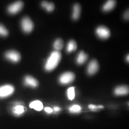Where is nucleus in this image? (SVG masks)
<instances>
[{
	"label": "nucleus",
	"mask_w": 129,
	"mask_h": 129,
	"mask_svg": "<svg viewBox=\"0 0 129 129\" xmlns=\"http://www.w3.org/2000/svg\"><path fill=\"white\" fill-rule=\"evenodd\" d=\"M8 35V32L2 24H0V36L2 37H6Z\"/></svg>",
	"instance_id": "21"
},
{
	"label": "nucleus",
	"mask_w": 129,
	"mask_h": 129,
	"mask_svg": "<svg viewBox=\"0 0 129 129\" xmlns=\"http://www.w3.org/2000/svg\"><path fill=\"white\" fill-rule=\"evenodd\" d=\"M67 94H68V98L70 100H73L75 98V88L74 87H71L69 88L68 91H67Z\"/></svg>",
	"instance_id": "19"
},
{
	"label": "nucleus",
	"mask_w": 129,
	"mask_h": 129,
	"mask_svg": "<svg viewBox=\"0 0 129 129\" xmlns=\"http://www.w3.org/2000/svg\"><path fill=\"white\" fill-rule=\"evenodd\" d=\"M88 58V55L84 51H80L77 58V63L78 64L81 65L85 63Z\"/></svg>",
	"instance_id": "12"
},
{
	"label": "nucleus",
	"mask_w": 129,
	"mask_h": 129,
	"mask_svg": "<svg viewBox=\"0 0 129 129\" xmlns=\"http://www.w3.org/2000/svg\"><path fill=\"white\" fill-rule=\"evenodd\" d=\"M99 69V64L97 60L93 59L91 60L87 68V73L89 75H93L96 74Z\"/></svg>",
	"instance_id": "8"
},
{
	"label": "nucleus",
	"mask_w": 129,
	"mask_h": 129,
	"mask_svg": "<svg viewBox=\"0 0 129 129\" xmlns=\"http://www.w3.org/2000/svg\"><path fill=\"white\" fill-rule=\"evenodd\" d=\"M96 33L98 37L102 39H108L111 35V32L109 28L104 26H101L97 28Z\"/></svg>",
	"instance_id": "5"
},
{
	"label": "nucleus",
	"mask_w": 129,
	"mask_h": 129,
	"mask_svg": "<svg viewBox=\"0 0 129 129\" xmlns=\"http://www.w3.org/2000/svg\"><path fill=\"white\" fill-rule=\"evenodd\" d=\"M41 5L43 8H45L48 12H52L55 9V5L52 3H49L47 2L44 1L42 3Z\"/></svg>",
	"instance_id": "16"
},
{
	"label": "nucleus",
	"mask_w": 129,
	"mask_h": 129,
	"mask_svg": "<svg viewBox=\"0 0 129 129\" xmlns=\"http://www.w3.org/2000/svg\"><path fill=\"white\" fill-rule=\"evenodd\" d=\"M69 111L71 113H79L81 111V108L78 105H74L69 108Z\"/></svg>",
	"instance_id": "20"
},
{
	"label": "nucleus",
	"mask_w": 129,
	"mask_h": 129,
	"mask_svg": "<svg viewBox=\"0 0 129 129\" xmlns=\"http://www.w3.org/2000/svg\"><path fill=\"white\" fill-rule=\"evenodd\" d=\"M5 57L11 62L17 63L21 59V55L17 51L10 50L7 51L5 55Z\"/></svg>",
	"instance_id": "6"
},
{
	"label": "nucleus",
	"mask_w": 129,
	"mask_h": 129,
	"mask_svg": "<svg viewBox=\"0 0 129 129\" xmlns=\"http://www.w3.org/2000/svg\"><path fill=\"white\" fill-rule=\"evenodd\" d=\"M23 3L22 1H18L10 5L8 8V11L10 14H15L18 13L23 7Z\"/></svg>",
	"instance_id": "7"
},
{
	"label": "nucleus",
	"mask_w": 129,
	"mask_h": 129,
	"mask_svg": "<svg viewBox=\"0 0 129 129\" xmlns=\"http://www.w3.org/2000/svg\"><path fill=\"white\" fill-rule=\"evenodd\" d=\"M75 78L74 73L71 72H67L62 74L59 79L61 84L66 85L72 82Z\"/></svg>",
	"instance_id": "3"
},
{
	"label": "nucleus",
	"mask_w": 129,
	"mask_h": 129,
	"mask_svg": "<svg viewBox=\"0 0 129 129\" xmlns=\"http://www.w3.org/2000/svg\"><path fill=\"white\" fill-rule=\"evenodd\" d=\"M77 48V45L76 42L73 40H70L68 43L67 47V51L68 53H71L75 51Z\"/></svg>",
	"instance_id": "15"
},
{
	"label": "nucleus",
	"mask_w": 129,
	"mask_h": 129,
	"mask_svg": "<svg viewBox=\"0 0 129 129\" xmlns=\"http://www.w3.org/2000/svg\"><path fill=\"white\" fill-rule=\"evenodd\" d=\"M45 111H46L47 113H50L53 112V109L50 107H46L45 108Z\"/></svg>",
	"instance_id": "23"
},
{
	"label": "nucleus",
	"mask_w": 129,
	"mask_h": 129,
	"mask_svg": "<svg viewBox=\"0 0 129 129\" xmlns=\"http://www.w3.org/2000/svg\"><path fill=\"white\" fill-rule=\"evenodd\" d=\"M21 27L24 32L30 33L34 29V23L28 17H25L22 20Z\"/></svg>",
	"instance_id": "2"
},
{
	"label": "nucleus",
	"mask_w": 129,
	"mask_h": 129,
	"mask_svg": "<svg viewBox=\"0 0 129 129\" xmlns=\"http://www.w3.org/2000/svg\"><path fill=\"white\" fill-rule=\"evenodd\" d=\"M29 107L36 111H41L43 109V104L42 102L39 101H35L30 104Z\"/></svg>",
	"instance_id": "14"
},
{
	"label": "nucleus",
	"mask_w": 129,
	"mask_h": 129,
	"mask_svg": "<svg viewBox=\"0 0 129 129\" xmlns=\"http://www.w3.org/2000/svg\"><path fill=\"white\" fill-rule=\"evenodd\" d=\"M126 61H127V62H129V55H128L126 57Z\"/></svg>",
	"instance_id": "27"
},
{
	"label": "nucleus",
	"mask_w": 129,
	"mask_h": 129,
	"mask_svg": "<svg viewBox=\"0 0 129 129\" xmlns=\"http://www.w3.org/2000/svg\"><path fill=\"white\" fill-rule=\"evenodd\" d=\"M63 41L61 39H57L54 43V47L57 51L61 50L63 47Z\"/></svg>",
	"instance_id": "18"
},
{
	"label": "nucleus",
	"mask_w": 129,
	"mask_h": 129,
	"mask_svg": "<svg viewBox=\"0 0 129 129\" xmlns=\"http://www.w3.org/2000/svg\"><path fill=\"white\" fill-rule=\"evenodd\" d=\"M88 108L92 111H96V110H97V109H98V106L95 105H92V104L89 105L88 106Z\"/></svg>",
	"instance_id": "22"
},
{
	"label": "nucleus",
	"mask_w": 129,
	"mask_h": 129,
	"mask_svg": "<svg viewBox=\"0 0 129 129\" xmlns=\"http://www.w3.org/2000/svg\"><path fill=\"white\" fill-rule=\"evenodd\" d=\"M98 109H101L104 108V107L102 105H99V106H98Z\"/></svg>",
	"instance_id": "26"
},
{
	"label": "nucleus",
	"mask_w": 129,
	"mask_h": 129,
	"mask_svg": "<svg viewBox=\"0 0 129 129\" xmlns=\"http://www.w3.org/2000/svg\"><path fill=\"white\" fill-rule=\"evenodd\" d=\"M116 5V1L113 0L108 1L106 2V4L103 5L102 10L104 12H110L115 7Z\"/></svg>",
	"instance_id": "11"
},
{
	"label": "nucleus",
	"mask_w": 129,
	"mask_h": 129,
	"mask_svg": "<svg viewBox=\"0 0 129 129\" xmlns=\"http://www.w3.org/2000/svg\"><path fill=\"white\" fill-rule=\"evenodd\" d=\"M14 91V88L11 85H5L0 87V98H4L11 95Z\"/></svg>",
	"instance_id": "4"
},
{
	"label": "nucleus",
	"mask_w": 129,
	"mask_h": 129,
	"mask_svg": "<svg viewBox=\"0 0 129 129\" xmlns=\"http://www.w3.org/2000/svg\"><path fill=\"white\" fill-rule=\"evenodd\" d=\"M54 110L55 112H58V111H60V108L58 107H55L54 108Z\"/></svg>",
	"instance_id": "25"
},
{
	"label": "nucleus",
	"mask_w": 129,
	"mask_h": 129,
	"mask_svg": "<svg viewBox=\"0 0 129 129\" xmlns=\"http://www.w3.org/2000/svg\"><path fill=\"white\" fill-rule=\"evenodd\" d=\"M25 109L23 106L22 105H16L15 106L13 109V111L16 115H20L22 114L23 112H24Z\"/></svg>",
	"instance_id": "17"
},
{
	"label": "nucleus",
	"mask_w": 129,
	"mask_h": 129,
	"mask_svg": "<svg viewBox=\"0 0 129 129\" xmlns=\"http://www.w3.org/2000/svg\"><path fill=\"white\" fill-rule=\"evenodd\" d=\"M129 88L126 86H119L116 88L114 93L117 96H123L129 93Z\"/></svg>",
	"instance_id": "10"
},
{
	"label": "nucleus",
	"mask_w": 129,
	"mask_h": 129,
	"mask_svg": "<svg viewBox=\"0 0 129 129\" xmlns=\"http://www.w3.org/2000/svg\"><path fill=\"white\" fill-rule=\"evenodd\" d=\"M61 59V54L59 51H53L46 61L45 69L47 71H51L56 68Z\"/></svg>",
	"instance_id": "1"
},
{
	"label": "nucleus",
	"mask_w": 129,
	"mask_h": 129,
	"mask_svg": "<svg viewBox=\"0 0 129 129\" xmlns=\"http://www.w3.org/2000/svg\"><path fill=\"white\" fill-rule=\"evenodd\" d=\"M81 13V7L80 5L76 4L73 6V12L72 14V18L74 20H78L80 15Z\"/></svg>",
	"instance_id": "13"
},
{
	"label": "nucleus",
	"mask_w": 129,
	"mask_h": 129,
	"mask_svg": "<svg viewBox=\"0 0 129 129\" xmlns=\"http://www.w3.org/2000/svg\"><path fill=\"white\" fill-rule=\"evenodd\" d=\"M24 82L25 85L33 88L37 87L38 85V82L36 78H34L33 77L30 76H27L25 77Z\"/></svg>",
	"instance_id": "9"
},
{
	"label": "nucleus",
	"mask_w": 129,
	"mask_h": 129,
	"mask_svg": "<svg viewBox=\"0 0 129 129\" xmlns=\"http://www.w3.org/2000/svg\"><path fill=\"white\" fill-rule=\"evenodd\" d=\"M124 17L126 20H129V10H127L125 12Z\"/></svg>",
	"instance_id": "24"
}]
</instances>
